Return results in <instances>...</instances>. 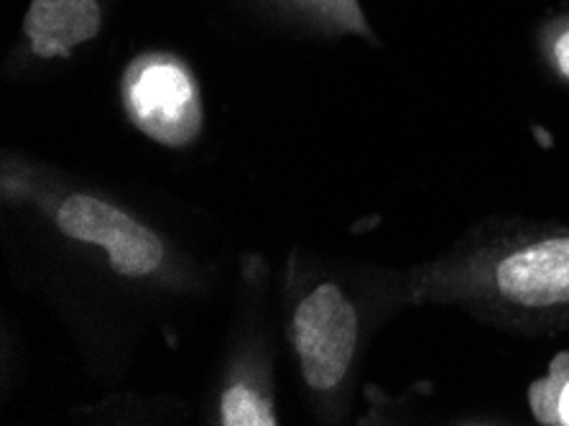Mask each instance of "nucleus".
I'll return each mask as SVG.
<instances>
[{"mask_svg": "<svg viewBox=\"0 0 569 426\" xmlns=\"http://www.w3.org/2000/svg\"><path fill=\"white\" fill-rule=\"evenodd\" d=\"M126 106L146 136L167 146H187L202 123L192 77L169 57L136 59L126 77Z\"/></svg>", "mask_w": 569, "mask_h": 426, "instance_id": "nucleus-1", "label": "nucleus"}, {"mask_svg": "<svg viewBox=\"0 0 569 426\" xmlns=\"http://www.w3.org/2000/svg\"><path fill=\"white\" fill-rule=\"evenodd\" d=\"M358 345V315L335 284H322L295 311V350L307 384L330 390L348 376Z\"/></svg>", "mask_w": 569, "mask_h": 426, "instance_id": "nucleus-2", "label": "nucleus"}, {"mask_svg": "<svg viewBox=\"0 0 569 426\" xmlns=\"http://www.w3.org/2000/svg\"><path fill=\"white\" fill-rule=\"evenodd\" d=\"M57 225L67 238L106 248L110 268L118 276L138 278L161 266L163 246L159 235L98 197H67L57 210Z\"/></svg>", "mask_w": 569, "mask_h": 426, "instance_id": "nucleus-3", "label": "nucleus"}, {"mask_svg": "<svg viewBox=\"0 0 569 426\" xmlns=\"http://www.w3.org/2000/svg\"><path fill=\"white\" fill-rule=\"evenodd\" d=\"M496 286L521 307L569 304V238H547L506 256L496 268Z\"/></svg>", "mask_w": 569, "mask_h": 426, "instance_id": "nucleus-4", "label": "nucleus"}, {"mask_svg": "<svg viewBox=\"0 0 569 426\" xmlns=\"http://www.w3.org/2000/svg\"><path fill=\"white\" fill-rule=\"evenodd\" d=\"M102 11L98 0H31L23 33L41 59L67 57L69 51L100 33Z\"/></svg>", "mask_w": 569, "mask_h": 426, "instance_id": "nucleus-5", "label": "nucleus"}, {"mask_svg": "<svg viewBox=\"0 0 569 426\" xmlns=\"http://www.w3.org/2000/svg\"><path fill=\"white\" fill-rule=\"evenodd\" d=\"M220 419L226 426H273L276 416L256 394L243 384L230 386L220 398Z\"/></svg>", "mask_w": 569, "mask_h": 426, "instance_id": "nucleus-6", "label": "nucleus"}, {"mask_svg": "<svg viewBox=\"0 0 569 426\" xmlns=\"http://www.w3.org/2000/svg\"><path fill=\"white\" fill-rule=\"evenodd\" d=\"M309 6H315L322 13L325 21H330L342 31L360 33V37H370V29L363 19L356 0H307Z\"/></svg>", "mask_w": 569, "mask_h": 426, "instance_id": "nucleus-7", "label": "nucleus"}, {"mask_svg": "<svg viewBox=\"0 0 569 426\" xmlns=\"http://www.w3.org/2000/svg\"><path fill=\"white\" fill-rule=\"evenodd\" d=\"M555 59L562 72L569 77V29L555 43Z\"/></svg>", "mask_w": 569, "mask_h": 426, "instance_id": "nucleus-8", "label": "nucleus"}, {"mask_svg": "<svg viewBox=\"0 0 569 426\" xmlns=\"http://www.w3.org/2000/svg\"><path fill=\"white\" fill-rule=\"evenodd\" d=\"M557 416L562 419V424H569V378L557 396Z\"/></svg>", "mask_w": 569, "mask_h": 426, "instance_id": "nucleus-9", "label": "nucleus"}]
</instances>
